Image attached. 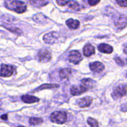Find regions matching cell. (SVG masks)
<instances>
[{"instance_id": "obj_21", "label": "cell", "mask_w": 127, "mask_h": 127, "mask_svg": "<svg viewBox=\"0 0 127 127\" xmlns=\"http://www.w3.org/2000/svg\"><path fill=\"white\" fill-rule=\"evenodd\" d=\"M59 87V85L57 84H52V83H44V84L42 85L39 88H38V90H41L43 89H48V88H57Z\"/></svg>"}, {"instance_id": "obj_17", "label": "cell", "mask_w": 127, "mask_h": 127, "mask_svg": "<svg viewBox=\"0 0 127 127\" xmlns=\"http://www.w3.org/2000/svg\"><path fill=\"white\" fill-rule=\"evenodd\" d=\"M71 73V70L69 68H62L60 70L59 74L60 77L62 78H66L69 77Z\"/></svg>"}, {"instance_id": "obj_14", "label": "cell", "mask_w": 127, "mask_h": 127, "mask_svg": "<svg viewBox=\"0 0 127 127\" xmlns=\"http://www.w3.org/2000/svg\"><path fill=\"white\" fill-rule=\"evenodd\" d=\"M22 102L26 103H35V102H38L40 99L37 97H34L32 95H23L21 98Z\"/></svg>"}, {"instance_id": "obj_9", "label": "cell", "mask_w": 127, "mask_h": 127, "mask_svg": "<svg viewBox=\"0 0 127 127\" xmlns=\"http://www.w3.org/2000/svg\"><path fill=\"white\" fill-rule=\"evenodd\" d=\"M89 67L94 72H100L104 69V65L100 62H91L89 64Z\"/></svg>"}, {"instance_id": "obj_28", "label": "cell", "mask_w": 127, "mask_h": 127, "mask_svg": "<svg viewBox=\"0 0 127 127\" xmlns=\"http://www.w3.org/2000/svg\"><path fill=\"white\" fill-rule=\"evenodd\" d=\"M124 52H125V54H127V45L126 46H125V49H124Z\"/></svg>"}, {"instance_id": "obj_25", "label": "cell", "mask_w": 127, "mask_h": 127, "mask_svg": "<svg viewBox=\"0 0 127 127\" xmlns=\"http://www.w3.org/2000/svg\"><path fill=\"white\" fill-rule=\"evenodd\" d=\"M114 59H115V62H117V64L118 65H120V66L124 65V62L122 61V59L120 58V57H115V58H114Z\"/></svg>"}, {"instance_id": "obj_11", "label": "cell", "mask_w": 127, "mask_h": 127, "mask_svg": "<svg viewBox=\"0 0 127 127\" xmlns=\"http://www.w3.org/2000/svg\"><path fill=\"white\" fill-rule=\"evenodd\" d=\"M127 19L125 16L120 15L118 19L115 22V25L117 28L124 29L127 26Z\"/></svg>"}, {"instance_id": "obj_20", "label": "cell", "mask_w": 127, "mask_h": 127, "mask_svg": "<svg viewBox=\"0 0 127 127\" xmlns=\"http://www.w3.org/2000/svg\"><path fill=\"white\" fill-rule=\"evenodd\" d=\"M43 122V120L41 118L37 117H31L29 119V123L31 125H38Z\"/></svg>"}, {"instance_id": "obj_12", "label": "cell", "mask_w": 127, "mask_h": 127, "mask_svg": "<svg viewBox=\"0 0 127 127\" xmlns=\"http://www.w3.org/2000/svg\"><path fill=\"white\" fill-rule=\"evenodd\" d=\"M98 50L100 52L105 54H111L114 51L113 47L110 45L107 44H100L98 46Z\"/></svg>"}, {"instance_id": "obj_6", "label": "cell", "mask_w": 127, "mask_h": 127, "mask_svg": "<svg viewBox=\"0 0 127 127\" xmlns=\"http://www.w3.org/2000/svg\"><path fill=\"white\" fill-rule=\"evenodd\" d=\"M82 56L79 51H72L69 52V61L71 63L78 64L82 61Z\"/></svg>"}, {"instance_id": "obj_5", "label": "cell", "mask_w": 127, "mask_h": 127, "mask_svg": "<svg viewBox=\"0 0 127 127\" xmlns=\"http://www.w3.org/2000/svg\"><path fill=\"white\" fill-rule=\"evenodd\" d=\"M127 88L125 85H120L118 86L112 92V96L113 98H118L122 97L125 96L127 94Z\"/></svg>"}, {"instance_id": "obj_30", "label": "cell", "mask_w": 127, "mask_h": 127, "mask_svg": "<svg viewBox=\"0 0 127 127\" xmlns=\"http://www.w3.org/2000/svg\"><path fill=\"white\" fill-rule=\"evenodd\" d=\"M126 62H127V59H126Z\"/></svg>"}, {"instance_id": "obj_13", "label": "cell", "mask_w": 127, "mask_h": 127, "mask_svg": "<svg viewBox=\"0 0 127 127\" xmlns=\"http://www.w3.org/2000/svg\"><path fill=\"white\" fill-rule=\"evenodd\" d=\"M83 53L86 57H90L91 56L95 53L94 47L90 44H88L84 46L83 49Z\"/></svg>"}, {"instance_id": "obj_18", "label": "cell", "mask_w": 127, "mask_h": 127, "mask_svg": "<svg viewBox=\"0 0 127 127\" xmlns=\"http://www.w3.org/2000/svg\"><path fill=\"white\" fill-rule=\"evenodd\" d=\"M30 2L33 6L37 7H40L46 5L48 2V0H30Z\"/></svg>"}, {"instance_id": "obj_7", "label": "cell", "mask_w": 127, "mask_h": 127, "mask_svg": "<svg viewBox=\"0 0 127 127\" xmlns=\"http://www.w3.org/2000/svg\"><path fill=\"white\" fill-rule=\"evenodd\" d=\"M59 37V34L57 32H49V33L46 34L43 36V41L47 44H53L57 39Z\"/></svg>"}, {"instance_id": "obj_8", "label": "cell", "mask_w": 127, "mask_h": 127, "mask_svg": "<svg viewBox=\"0 0 127 127\" xmlns=\"http://www.w3.org/2000/svg\"><path fill=\"white\" fill-rule=\"evenodd\" d=\"M88 90V88L82 85H74L71 88V93L72 95H79Z\"/></svg>"}, {"instance_id": "obj_1", "label": "cell", "mask_w": 127, "mask_h": 127, "mask_svg": "<svg viewBox=\"0 0 127 127\" xmlns=\"http://www.w3.org/2000/svg\"><path fill=\"white\" fill-rule=\"evenodd\" d=\"M4 6L8 9L20 14L24 12L27 9L26 4L19 0H6Z\"/></svg>"}, {"instance_id": "obj_19", "label": "cell", "mask_w": 127, "mask_h": 127, "mask_svg": "<svg viewBox=\"0 0 127 127\" xmlns=\"http://www.w3.org/2000/svg\"><path fill=\"white\" fill-rule=\"evenodd\" d=\"M68 5L69 7L71 8L72 9L74 10V11H78V10L80 9V5L76 1L70 0V1H68Z\"/></svg>"}, {"instance_id": "obj_29", "label": "cell", "mask_w": 127, "mask_h": 127, "mask_svg": "<svg viewBox=\"0 0 127 127\" xmlns=\"http://www.w3.org/2000/svg\"><path fill=\"white\" fill-rule=\"evenodd\" d=\"M23 127V126H19V127Z\"/></svg>"}, {"instance_id": "obj_10", "label": "cell", "mask_w": 127, "mask_h": 127, "mask_svg": "<svg viewBox=\"0 0 127 127\" xmlns=\"http://www.w3.org/2000/svg\"><path fill=\"white\" fill-rule=\"evenodd\" d=\"M92 102H93V98L91 97H85L84 98H82L78 101V105L80 107H88L91 105Z\"/></svg>"}, {"instance_id": "obj_3", "label": "cell", "mask_w": 127, "mask_h": 127, "mask_svg": "<svg viewBox=\"0 0 127 127\" xmlns=\"http://www.w3.org/2000/svg\"><path fill=\"white\" fill-rule=\"evenodd\" d=\"M38 59L40 62H47L52 59L50 51L47 49H42L38 53Z\"/></svg>"}, {"instance_id": "obj_24", "label": "cell", "mask_w": 127, "mask_h": 127, "mask_svg": "<svg viewBox=\"0 0 127 127\" xmlns=\"http://www.w3.org/2000/svg\"><path fill=\"white\" fill-rule=\"evenodd\" d=\"M68 1H68V0H57V4L60 6H63L68 4Z\"/></svg>"}, {"instance_id": "obj_27", "label": "cell", "mask_w": 127, "mask_h": 127, "mask_svg": "<svg viewBox=\"0 0 127 127\" xmlns=\"http://www.w3.org/2000/svg\"><path fill=\"white\" fill-rule=\"evenodd\" d=\"M1 118L2 120H7V114L2 115L1 116Z\"/></svg>"}, {"instance_id": "obj_22", "label": "cell", "mask_w": 127, "mask_h": 127, "mask_svg": "<svg viewBox=\"0 0 127 127\" xmlns=\"http://www.w3.org/2000/svg\"><path fill=\"white\" fill-rule=\"evenodd\" d=\"M88 123L91 127H99V123L96 120L94 119L93 118H88Z\"/></svg>"}, {"instance_id": "obj_4", "label": "cell", "mask_w": 127, "mask_h": 127, "mask_svg": "<svg viewBox=\"0 0 127 127\" xmlns=\"http://www.w3.org/2000/svg\"><path fill=\"white\" fill-rule=\"evenodd\" d=\"M14 71V67L12 65L2 64L0 70V75L2 77H9L12 75Z\"/></svg>"}, {"instance_id": "obj_2", "label": "cell", "mask_w": 127, "mask_h": 127, "mask_svg": "<svg viewBox=\"0 0 127 127\" xmlns=\"http://www.w3.org/2000/svg\"><path fill=\"white\" fill-rule=\"evenodd\" d=\"M50 119L52 122L57 124H63L66 122L67 115L66 112L62 111H57L52 113Z\"/></svg>"}, {"instance_id": "obj_23", "label": "cell", "mask_w": 127, "mask_h": 127, "mask_svg": "<svg viewBox=\"0 0 127 127\" xmlns=\"http://www.w3.org/2000/svg\"><path fill=\"white\" fill-rule=\"evenodd\" d=\"M118 4L121 7H127V0H116Z\"/></svg>"}, {"instance_id": "obj_16", "label": "cell", "mask_w": 127, "mask_h": 127, "mask_svg": "<svg viewBox=\"0 0 127 127\" xmlns=\"http://www.w3.org/2000/svg\"><path fill=\"white\" fill-rule=\"evenodd\" d=\"M94 83L95 82L91 78H84L81 80V85L83 86H84V87H86V88L89 89V88H92V87H94Z\"/></svg>"}, {"instance_id": "obj_26", "label": "cell", "mask_w": 127, "mask_h": 127, "mask_svg": "<svg viewBox=\"0 0 127 127\" xmlns=\"http://www.w3.org/2000/svg\"><path fill=\"white\" fill-rule=\"evenodd\" d=\"M100 0H88V3L90 6H95L100 2Z\"/></svg>"}, {"instance_id": "obj_15", "label": "cell", "mask_w": 127, "mask_h": 127, "mask_svg": "<svg viewBox=\"0 0 127 127\" xmlns=\"http://www.w3.org/2000/svg\"><path fill=\"white\" fill-rule=\"evenodd\" d=\"M66 24L67 26L71 29H76L79 26V22L78 20L69 19L66 21Z\"/></svg>"}]
</instances>
